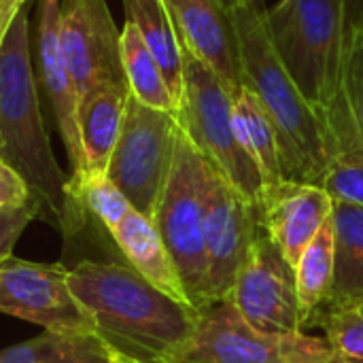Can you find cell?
<instances>
[{
  "label": "cell",
  "instance_id": "18",
  "mask_svg": "<svg viewBox=\"0 0 363 363\" xmlns=\"http://www.w3.org/2000/svg\"><path fill=\"white\" fill-rule=\"evenodd\" d=\"M128 98L130 87L121 85H96L79 98L77 123L83 149V177L106 174L123 125Z\"/></svg>",
  "mask_w": 363,
  "mask_h": 363
},
{
  "label": "cell",
  "instance_id": "19",
  "mask_svg": "<svg viewBox=\"0 0 363 363\" xmlns=\"http://www.w3.org/2000/svg\"><path fill=\"white\" fill-rule=\"evenodd\" d=\"M111 236L128 259V266H132L143 279H147L166 296L189 304L181 277L151 219L132 208L125 219L111 232Z\"/></svg>",
  "mask_w": 363,
  "mask_h": 363
},
{
  "label": "cell",
  "instance_id": "17",
  "mask_svg": "<svg viewBox=\"0 0 363 363\" xmlns=\"http://www.w3.org/2000/svg\"><path fill=\"white\" fill-rule=\"evenodd\" d=\"M334 285L325 306L308 325L363 306V204L334 200Z\"/></svg>",
  "mask_w": 363,
  "mask_h": 363
},
{
  "label": "cell",
  "instance_id": "3",
  "mask_svg": "<svg viewBox=\"0 0 363 363\" xmlns=\"http://www.w3.org/2000/svg\"><path fill=\"white\" fill-rule=\"evenodd\" d=\"M264 11L257 4L232 9L240 45L242 87L257 98L274 128L283 181L323 187L325 151L319 117L274 53L264 26Z\"/></svg>",
  "mask_w": 363,
  "mask_h": 363
},
{
  "label": "cell",
  "instance_id": "22",
  "mask_svg": "<svg viewBox=\"0 0 363 363\" xmlns=\"http://www.w3.org/2000/svg\"><path fill=\"white\" fill-rule=\"evenodd\" d=\"M234 125H236V136L245 151L253 157L257 164L264 187L277 185L283 181L281 172V160H279V145H277V134L274 128L264 113L262 104L257 98L242 87L234 96Z\"/></svg>",
  "mask_w": 363,
  "mask_h": 363
},
{
  "label": "cell",
  "instance_id": "23",
  "mask_svg": "<svg viewBox=\"0 0 363 363\" xmlns=\"http://www.w3.org/2000/svg\"><path fill=\"white\" fill-rule=\"evenodd\" d=\"M121 60L132 98L151 108L177 113V102L155 57L145 45L138 28L130 19H125L121 28Z\"/></svg>",
  "mask_w": 363,
  "mask_h": 363
},
{
  "label": "cell",
  "instance_id": "8",
  "mask_svg": "<svg viewBox=\"0 0 363 363\" xmlns=\"http://www.w3.org/2000/svg\"><path fill=\"white\" fill-rule=\"evenodd\" d=\"M179 130L174 113L151 108L130 94L106 177L147 219H153L166 187Z\"/></svg>",
  "mask_w": 363,
  "mask_h": 363
},
{
  "label": "cell",
  "instance_id": "27",
  "mask_svg": "<svg viewBox=\"0 0 363 363\" xmlns=\"http://www.w3.org/2000/svg\"><path fill=\"white\" fill-rule=\"evenodd\" d=\"M319 328L325 330V340L338 357L349 363H363V313L345 311L325 317Z\"/></svg>",
  "mask_w": 363,
  "mask_h": 363
},
{
  "label": "cell",
  "instance_id": "16",
  "mask_svg": "<svg viewBox=\"0 0 363 363\" xmlns=\"http://www.w3.org/2000/svg\"><path fill=\"white\" fill-rule=\"evenodd\" d=\"M315 113L325 151L323 189L334 200L363 204V128L342 87L330 104Z\"/></svg>",
  "mask_w": 363,
  "mask_h": 363
},
{
  "label": "cell",
  "instance_id": "12",
  "mask_svg": "<svg viewBox=\"0 0 363 363\" xmlns=\"http://www.w3.org/2000/svg\"><path fill=\"white\" fill-rule=\"evenodd\" d=\"M259 228V208L221 172L211 168L204 211V251L211 304L230 298Z\"/></svg>",
  "mask_w": 363,
  "mask_h": 363
},
{
  "label": "cell",
  "instance_id": "9",
  "mask_svg": "<svg viewBox=\"0 0 363 363\" xmlns=\"http://www.w3.org/2000/svg\"><path fill=\"white\" fill-rule=\"evenodd\" d=\"M228 300L259 332L294 334L304 328L296 268L283 257L262 221Z\"/></svg>",
  "mask_w": 363,
  "mask_h": 363
},
{
  "label": "cell",
  "instance_id": "35",
  "mask_svg": "<svg viewBox=\"0 0 363 363\" xmlns=\"http://www.w3.org/2000/svg\"><path fill=\"white\" fill-rule=\"evenodd\" d=\"M115 363H121V362H115Z\"/></svg>",
  "mask_w": 363,
  "mask_h": 363
},
{
  "label": "cell",
  "instance_id": "25",
  "mask_svg": "<svg viewBox=\"0 0 363 363\" xmlns=\"http://www.w3.org/2000/svg\"><path fill=\"white\" fill-rule=\"evenodd\" d=\"M72 196L85 213L94 215L111 234L132 211L128 198L106 174H85L79 181H70Z\"/></svg>",
  "mask_w": 363,
  "mask_h": 363
},
{
  "label": "cell",
  "instance_id": "15",
  "mask_svg": "<svg viewBox=\"0 0 363 363\" xmlns=\"http://www.w3.org/2000/svg\"><path fill=\"white\" fill-rule=\"evenodd\" d=\"M259 221L283 257L296 268L306 247L334 213V198L319 185L281 181L264 187Z\"/></svg>",
  "mask_w": 363,
  "mask_h": 363
},
{
  "label": "cell",
  "instance_id": "11",
  "mask_svg": "<svg viewBox=\"0 0 363 363\" xmlns=\"http://www.w3.org/2000/svg\"><path fill=\"white\" fill-rule=\"evenodd\" d=\"M60 45L79 98L96 85L128 87L121 32L106 0H60Z\"/></svg>",
  "mask_w": 363,
  "mask_h": 363
},
{
  "label": "cell",
  "instance_id": "13",
  "mask_svg": "<svg viewBox=\"0 0 363 363\" xmlns=\"http://www.w3.org/2000/svg\"><path fill=\"white\" fill-rule=\"evenodd\" d=\"M30 43L38 89L51 104L72 168L70 181H77L83 177V149L77 123L79 94L60 45V0L36 2L34 23L30 21Z\"/></svg>",
  "mask_w": 363,
  "mask_h": 363
},
{
  "label": "cell",
  "instance_id": "6",
  "mask_svg": "<svg viewBox=\"0 0 363 363\" xmlns=\"http://www.w3.org/2000/svg\"><path fill=\"white\" fill-rule=\"evenodd\" d=\"M177 123L194 147L221 172L245 198L257 204L264 179L236 136L234 98L223 81L183 47V94L177 106Z\"/></svg>",
  "mask_w": 363,
  "mask_h": 363
},
{
  "label": "cell",
  "instance_id": "26",
  "mask_svg": "<svg viewBox=\"0 0 363 363\" xmlns=\"http://www.w3.org/2000/svg\"><path fill=\"white\" fill-rule=\"evenodd\" d=\"M342 91L363 128V6L349 23L342 64Z\"/></svg>",
  "mask_w": 363,
  "mask_h": 363
},
{
  "label": "cell",
  "instance_id": "33",
  "mask_svg": "<svg viewBox=\"0 0 363 363\" xmlns=\"http://www.w3.org/2000/svg\"><path fill=\"white\" fill-rule=\"evenodd\" d=\"M17 2H28V0H17Z\"/></svg>",
  "mask_w": 363,
  "mask_h": 363
},
{
  "label": "cell",
  "instance_id": "4",
  "mask_svg": "<svg viewBox=\"0 0 363 363\" xmlns=\"http://www.w3.org/2000/svg\"><path fill=\"white\" fill-rule=\"evenodd\" d=\"M349 23L347 0H279L264 11L274 53L315 111L342 87Z\"/></svg>",
  "mask_w": 363,
  "mask_h": 363
},
{
  "label": "cell",
  "instance_id": "31",
  "mask_svg": "<svg viewBox=\"0 0 363 363\" xmlns=\"http://www.w3.org/2000/svg\"><path fill=\"white\" fill-rule=\"evenodd\" d=\"M230 11L240 6V4H257V6H264V0H221Z\"/></svg>",
  "mask_w": 363,
  "mask_h": 363
},
{
  "label": "cell",
  "instance_id": "5",
  "mask_svg": "<svg viewBox=\"0 0 363 363\" xmlns=\"http://www.w3.org/2000/svg\"><path fill=\"white\" fill-rule=\"evenodd\" d=\"M211 168L208 160L179 130L170 174L151 219L196 311L211 306L204 251V211Z\"/></svg>",
  "mask_w": 363,
  "mask_h": 363
},
{
  "label": "cell",
  "instance_id": "24",
  "mask_svg": "<svg viewBox=\"0 0 363 363\" xmlns=\"http://www.w3.org/2000/svg\"><path fill=\"white\" fill-rule=\"evenodd\" d=\"M298 302L302 313V325L325 306L334 285V221L332 217L319 230L315 240L302 253L296 266Z\"/></svg>",
  "mask_w": 363,
  "mask_h": 363
},
{
  "label": "cell",
  "instance_id": "7",
  "mask_svg": "<svg viewBox=\"0 0 363 363\" xmlns=\"http://www.w3.org/2000/svg\"><path fill=\"white\" fill-rule=\"evenodd\" d=\"M334 355L319 336L259 332L223 300L198 311L196 332L172 363H323Z\"/></svg>",
  "mask_w": 363,
  "mask_h": 363
},
{
  "label": "cell",
  "instance_id": "28",
  "mask_svg": "<svg viewBox=\"0 0 363 363\" xmlns=\"http://www.w3.org/2000/svg\"><path fill=\"white\" fill-rule=\"evenodd\" d=\"M34 217H40V206L34 198L26 204L0 211V262L13 255L15 242Z\"/></svg>",
  "mask_w": 363,
  "mask_h": 363
},
{
  "label": "cell",
  "instance_id": "29",
  "mask_svg": "<svg viewBox=\"0 0 363 363\" xmlns=\"http://www.w3.org/2000/svg\"><path fill=\"white\" fill-rule=\"evenodd\" d=\"M32 200L26 181L4 162H0V211L6 206H19Z\"/></svg>",
  "mask_w": 363,
  "mask_h": 363
},
{
  "label": "cell",
  "instance_id": "34",
  "mask_svg": "<svg viewBox=\"0 0 363 363\" xmlns=\"http://www.w3.org/2000/svg\"><path fill=\"white\" fill-rule=\"evenodd\" d=\"M359 311H362V313H363V306H362V308H359Z\"/></svg>",
  "mask_w": 363,
  "mask_h": 363
},
{
  "label": "cell",
  "instance_id": "1",
  "mask_svg": "<svg viewBox=\"0 0 363 363\" xmlns=\"http://www.w3.org/2000/svg\"><path fill=\"white\" fill-rule=\"evenodd\" d=\"M68 285L115 362L172 363L196 332L198 311L153 287L132 266L83 259L70 268Z\"/></svg>",
  "mask_w": 363,
  "mask_h": 363
},
{
  "label": "cell",
  "instance_id": "2",
  "mask_svg": "<svg viewBox=\"0 0 363 363\" xmlns=\"http://www.w3.org/2000/svg\"><path fill=\"white\" fill-rule=\"evenodd\" d=\"M0 162L11 166L40 206V219L72 236L85 211L60 168L40 111V89L32 62L30 0L15 13L0 47Z\"/></svg>",
  "mask_w": 363,
  "mask_h": 363
},
{
  "label": "cell",
  "instance_id": "14",
  "mask_svg": "<svg viewBox=\"0 0 363 363\" xmlns=\"http://www.w3.org/2000/svg\"><path fill=\"white\" fill-rule=\"evenodd\" d=\"M183 47L204 62L234 96L242 89L240 45L232 11L221 0H166Z\"/></svg>",
  "mask_w": 363,
  "mask_h": 363
},
{
  "label": "cell",
  "instance_id": "30",
  "mask_svg": "<svg viewBox=\"0 0 363 363\" xmlns=\"http://www.w3.org/2000/svg\"><path fill=\"white\" fill-rule=\"evenodd\" d=\"M26 2H17V0H0V47L4 43V36L9 32V26L15 17V13L19 11V6Z\"/></svg>",
  "mask_w": 363,
  "mask_h": 363
},
{
  "label": "cell",
  "instance_id": "10",
  "mask_svg": "<svg viewBox=\"0 0 363 363\" xmlns=\"http://www.w3.org/2000/svg\"><path fill=\"white\" fill-rule=\"evenodd\" d=\"M62 264H38L19 257L0 262V313L32 321L45 332L96 334L94 319L79 304Z\"/></svg>",
  "mask_w": 363,
  "mask_h": 363
},
{
  "label": "cell",
  "instance_id": "32",
  "mask_svg": "<svg viewBox=\"0 0 363 363\" xmlns=\"http://www.w3.org/2000/svg\"><path fill=\"white\" fill-rule=\"evenodd\" d=\"M323 363H349V362H345L342 357H338V355H334L332 359H328V362H323Z\"/></svg>",
  "mask_w": 363,
  "mask_h": 363
},
{
  "label": "cell",
  "instance_id": "20",
  "mask_svg": "<svg viewBox=\"0 0 363 363\" xmlns=\"http://www.w3.org/2000/svg\"><path fill=\"white\" fill-rule=\"evenodd\" d=\"M123 9L125 19L138 28L145 45L155 57L179 106L183 94V43L166 0H123Z\"/></svg>",
  "mask_w": 363,
  "mask_h": 363
},
{
  "label": "cell",
  "instance_id": "21",
  "mask_svg": "<svg viewBox=\"0 0 363 363\" xmlns=\"http://www.w3.org/2000/svg\"><path fill=\"white\" fill-rule=\"evenodd\" d=\"M0 363H115V359L96 334L43 332L0 351Z\"/></svg>",
  "mask_w": 363,
  "mask_h": 363
}]
</instances>
